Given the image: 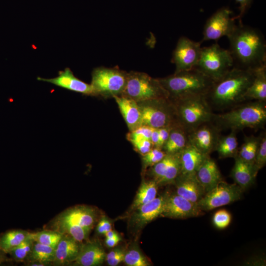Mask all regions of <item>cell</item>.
<instances>
[{
	"mask_svg": "<svg viewBox=\"0 0 266 266\" xmlns=\"http://www.w3.org/2000/svg\"><path fill=\"white\" fill-rule=\"evenodd\" d=\"M227 37L233 67L255 70L266 66V42L259 30L239 22Z\"/></svg>",
	"mask_w": 266,
	"mask_h": 266,
	"instance_id": "cell-1",
	"label": "cell"
},
{
	"mask_svg": "<svg viewBox=\"0 0 266 266\" xmlns=\"http://www.w3.org/2000/svg\"><path fill=\"white\" fill-rule=\"evenodd\" d=\"M255 70L233 67L224 77L214 82L205 97L210 105L225 110L246 101L245 94L252 82Z\"/></svg>",
	"mask_w": 266,
	"mask_h": 266,
	"instance_id": "cell-2",
	"label": "cell"
},
{
	"mask_svg": "<svg viewBox=\"0 0 266 266\" xmlns=\"http://www.w3.org/2000/svg\"><path fill=\"white\" fill-rule=\"evenodd\" d=\"M211 122L220 131L263 128L266 123V101L243 102L223 113H213Z\"/></svg>",
	"mask_w": 266,
	"mask_h": 266,
	"instance_id": "cell-3",
	"label": "cell"
},
{
	"mask_svg": "<svg viewBox=\"0 0 266 266\" xmlns=\"http://www.w3.org/2000/svg\"><path fill=\"white\" fill-rule=\"evenodd\" d=\"M158 79L172 102L192 96H205L214 83L195 68Z\"/></svg>",
	"mask_w": 266,
	"mask_h": 266,
	"instance_id": "cell-4",
	"label": "cell"
},
{
	"mask_svg": "<svg viewBox=\"0 0 266 266\" xmlns=\"http://www.w3.org/2000/svg\"><path fill=\"white\" fill-rule=\"evenodd\" d=\"M172 103L179 125L187 132L211 121L213 113L205 96L190 97Z\"/></svg>",
	"mask_w": 266,
	"mask_h": 266,
	"instance_id": "cell-5",
	"label": "cell"
},
{
	"mask_svg": "<svg viewBox=\"0 0 266 266\" xmlns=\"http://www.w3.org/2000/svg\"><path fill=\"white\" fill-rule=\"evenodd\" d=\"M233 67L229 50L217 43L201 48L198 62L194 68L214 82L224 77Z\"/></svg>",
	"mask_w": 266,
	"mask_h": 266,
	"instance_id": "cell-6",
	"label": "cell"
},
{
	"mask_svg": "<svg viewBox=\"0 0 266 266\" xmlns=\"http://www.w3.org/2000/svg\"><path fill=\"white\" fill-rule=\"evenodd\" d=\"M121 95L137 102L160 98H167V95L158 79L138 71L128 73L127 82Z\"/></svg>",
	"mask_w": 266,
	"mask_h": 266,
	"instance_id": "cell-7",
	"label": "cell"
},
{
	"mask_svg": "<svg viewBox=\"0 0 266 266\" xmlns=\"http://www.w3.org/2000/svg\"><path fill=\"white\" fill-rule=\"evenodd\" d=\"M128 73L117 68L98 67L92 72L91 85L93 96L114 97L125 89Z\"/></svg>",
	"mask_w": 266,
	"mask_h": 266,
	"instance_id": "cell-8",
	"label": "cell"
},
{
	"mask_svg": "<svg viewBox=\"0 0 266 266\" xmlns=\"http://www.w3.org/2000/svg\"><path fill=\"white\" fill-rule=\"evenodd\" d=\"M138 103L141 111V126L159 129L173 125L176 111L168 99H156Z\"/></svg>",
	"mask_w": 266,
	"mask_h": 266,
	"instance_id": "cell-9",
	"label": "cell"
},
{
	"mask_svg": "<svg viewBox=\"0 0 266 266\" xmlns=\"http://www.w3.org/2000/svg\"><path fill=\"white\" fill-rule=\"evenodd\" d=\"M243 191L235 183L222 180L205 194L197 204L202 211H210L240 200Z\"/></svg>",
	"mask_w": 266,
	"mask_h": 266,
	"instance_id": "cell-10",
	"label": "cell"
},
{
	"mask_svg": "<svg viewBox=\"0 0 266 266\" xmlns=\"http://www.w3.org/2000/svg\"><path fill=\"white\" fill-rule=\"evenodd\" d=\"M233 12L228 7L217 10L206 21L203 29L201 42L217 40L223 36L228 37L236 26V17L232 16Z\"/></svg>",
	"mask_w": 266,
	"mask_h": 266,
	"instance_id": "cell-11",
	"label": "cell"
},
{
	"mask_svg": "<svg viewBox=\"0 0 266 266\" xmlns=\"http://www.w3.org/2000/svg\"><path fill=\"white\" fill-rule=\"evenodd\" d=\"M201 43L185 36L179 38L172 57V62L176 67L175 72L190 70L195 67L200 55Z\"/></svg>",
	"mask_w": 266,
	"mask_h": 266,
	"instance_id": "cell-12",
	"label": "cell"
},
{
	"mask_svg": "<svg viewBox=\"0 0 266 266\" xmlns=\"http://www.w3.org/2000/svg\"><path fill=\"white\" fill-rule=\"evenodd\" d=\"M220 130L211 122L202 124L188 132L189 142L205 155L215 151L221 137Z\"/></svg>",
	"mask_w": 266,
	"mask_h": 266,
	"instance_id": "cell-13",
	"label": "cell"
},
{
	"mask_svg": "<svg viewBox=\"0 0 266 266\" xmlns=\"http://www.w3.org/2000/svg\"><path fill=\"white\" fill-rule=\"evenodd\" d=\"M203 214L197 203L192 202L176 193H167L160 216L173 219H186Z\"/></svg>",
	"mask_w": 266,
	"mask_h": 266,
	"instance_id": "cell-14",
	"label": "cell"
},
{
	"mask_svg": "<svg viewBox=\"0 0 266 266\" xmlns=\"http://www.w3.org/2000/svg\"><path fill=\"white\" fill-rule=\"evenodd\" d=\"M181 171L180 153L166 154L160 161L153 166L151 174L159 186L173 183Z\"/></svg>",
	"mask_w": 266,
	"mask_h": 266,
	"instance_id": "cell-15",
	"label": "cell"
},
{
	"mask_svg": "<svg viewBox=\"0 0 266 266\" xmlns=\"http://www.w3.org/2000/svg\"><path fill=\"white\" fill-rule=\"evenodd\" d=\"M167 193L155 198L133 211L130 225L134 229H141L157 217L160 216Z\"/></svg>",
	"mask_w": 266,
	"mask_h": 266,
	"instance_id": "cell-16",
	"label": "cell"
},
{
	"mask_svg": "<svg viewBox=\"0 0 266 266\" xmlns=\"http://www.w3.org/2000/svg\"><path fill=\"white\" fill-rule=\"evenodd\" d=\"M173 183L177 195L195 203H197L205 194L195 173H180Z\"/></svg>",
	"mask_w": 266,
	"mask_h": 266,
	"instance_id": "cell-17",
	"label": "cell"
},
{
	"mask_svg": "<svg viewBox=\"0 0 266 266\" xmlns=\"http://www.w3.org/2000/svg\"><path fill=\"white\" fill-rule=\"evenodd\" d=\"M37 79L85 95L93 96L91 84L86 83L75 76L68 67L66 68L63 71H59L58 76L56 77L44 78L38 77Z\"/></svg>",
	"mask_w": 266,
	"mask_h": 266,
	"instance_id": "cell-18",
	"label": "cell"
},
{
	"mask_svg": "<svg viewBox=\"0 0 266 266\" xmlns=\"http://www.w3.org/2000/svg\"><path fill=\"white\" fill-rule=\"evenodd\" d=\"M96 212L91 207L78 205L68 208L56 218L54 222H68L91 231L95 223Z\"/></svg>",
	"mask_w": 266,
	"mask_h": 266,
	"instance_id": "cell-19",
	"label": "cell"
},
{
	"mask_svg": "<svg viewBox=\"0 0 266 266\" xmlns=\"http://www.w3.org/2000/svg\"><path fill=\"white\" fill-rule=\"evenodd\" d=\"M231 171V176L234 183L244 191L255 182L259 169L254 163L243 160L237 155Z\"/></svg>",
	"mask_w": 266,
	"mask_h": 266,
	"instance_id": "cell-20",
	"label": "cell"
},
{
	"mask_svg": "<svg viewBox=\"0 0 266 266\" xmlns=\"http://www.w3.org/2000/svg\"><path fill=\"white\" fill-rule=\"evenodd\" d=\"M81 245L80 242L71 236L64 233L55 248L53 264L61 266L74 262L79 254Z\"/></svg>",
	"mask_w": 266,
	"mask_h": 266,
	"instance_id": "cell-21",
	"label": "cell"
},
{
	"mask_svg": "<svg viewBox=\"0 0 266 266\" xmlns=\"http://www.w3.org/2000/svg\"><path fill=\"white\" fill-rule=\"evenodd\" d=\"M106 254L100 244L96 241H89L82 245L73 265L96 266L102 264Z\"/></svg>",
	"mask_w": 266,
	"mask_h": 266,
	"instance_id": "cell-22",
	"label": "cell"
},
{
	"mask_svg": "<svg viewBox=\"0 0 266 266\" xmlns=\"http://www.w3.org/2000/svg\"><path fill=\"white\" fill-rule=\"evenodd\" d=\"M195 173L205 193L223 180L216 163L209 156L206 157Z\"/></svg>",
	"mask_w": 266,
	"mask_h": 266,
	"instance_id": "cell-23",
	"label": "cell"
},
{
	"mask_svg": "<svg viewBox=\"0 0 266 266\" xmlns=\"http://www.w3.org/2000/svg\"><path fill=\"white\" fill-rule=\"evenodd\" d=\"M131 131L141 126V111L136 101L123 95L113 97Z\"/></svg>",
	"mask_w": 266,
	"mask_h": 266,
	"instance_id": "cell-24",
	"label": "cell"
},
{
	"mask_svg": "<svg viewBox=\"0 0 266 266\" xmlns=\"http://www.w3.org/2000/svg\"><path fill=\"white\" fill-rule=\"evenodd\" d=\"M209 155H205L189 142L180 153L181 173H195L203 161Z\"/></svg>",
	"mask_w": 266,
	"mask_h": 266,
	"instance_id": "cell-25",
	"label": "cell"
},
{
	"mask_svg": "<svg viewBox=\"0 0 266 266\" xmlns=\"http://www.w3.org/2000/svg\"><path fill=\"white\" fill-rule=\"evenodd\" d=\"M187 131L180 125L172 127L168 139L162 147L166 154L180 153L189 143Z\"/></svg>",
	"mask_w": 266,
	"mask_h": 266,
	"instance_id": "cell-26",
	"label": "cell"
},
{
	"mask_svg": "<svg viewBox=\"0 0 266 266\" xmlns=\"http://www.w3.org/2000/svg\"><path fill=\"white\" fill-rule=\"evenodd\" d=\"M245 100L266 101V66L255 70L253 80L245 94Z\"/></svg>",
	"mask_w": 266,
	"mask_h": 266,
	"instance_id": "cell-27",
	"label": "cell"
},
{
	"mask_svg": "<svg viewBox=\"0 0 266 266\" xmlns=\"http://www.w3.org/2000/svg\"><path fill=\"white\" fill-rule=\"evenodd\" d=\"M236 133V131L232 130L230 134L220 137L215 150L220 158H234L237 155L238 148Z\"/></svg>",
	"mask_w": 266,
	"mask_h": 266,
	"instance_id": "cell-28",
	"label": "cell"
},
{
	"mask_svg": "<svg viewBox=\"0 0 266 266\" xmlns=\"http://www.w3.org/2000/svg\"><path fill=\"white\" fill-rule=\"evenodd\" d=\"M158 187V185L154 180L143 182L136 193L131 210L133 211L156 198Z\"/></svg>",
	"mask_w": 266,
	"mask_h": 266,
	"instance_id": "cell-29",
	"label": "cell"
},
{
	"mask_svg": "<svg viewBox=\"0 0 266 266\" xmlns=\"http://www.w3.org/2000/svg\"><path fill=\"white\" fill-rule=\"evenodd\" d=\"M31 237V233L21 230L9 231L0 237V249L8 253L12 249Z\"/></svg>",
	"mask_w": 266,
	"mask_h": 266,
	"instance_id": "cell-30",
	"label": "cell"
},
{
	"mask_svg": "<svg viewBox=\"0 0 266 266\" xmlns=\"http://www.w3.org/2000/svg\"><path fill=\"white\" fill-rule=\"evenodd\" d=\"M55 250L52 247L34 241L27 259L30 263L39 262L47 265L53 263Z\"/></svg>",
	"mask_w": 266,
	"mask_h": 266,
	"instance_id": "cell-31",
	"label": "cell"
},
{
	"mask_svg": "<svg viewBox=\"0 0 266 266\" xmlns=\"http://www.w3.org/2000/svg\"><path fill=\"white\" fill-rule=\"evenodd\" d=\"M54 225L55 231L66 233L79 242L86 239L90 232L80 225L68 222H54Z\"/></svg>",
	"mask_w": 266,
	"mask_h": 266,
	"instance_id": "cell-32",
	"label": "cell"
},
{
	"mask_svg": "<svg viewBox=\"0 0 266 266\" xmlns=\"http://www.w3.org/2000/svg\"><path fill=\"white\" fill-rule=\"evenodd\" d=\"M261 138V136H246L244 142L238 150L237 156L244 161L254 163Z\"/></svg>",
	"mask_w": 266,
	"mask_h": 266,
	"instance_id": "cell-33",
	"label": "cell"
},
{
	"mask_svg": "<svg viewBox=\"0 0 266 266\" xmlns=\"http://www.w3.org/2000/svg\"><path fill=\"white\" fill-rule=\"evenodd\" d=\"M63 234L55 230H44L31 233V237L34 241L56 248Z\"/></svg>",
	"mask_w": 266,
	"mask_h": 266,
	"instance_id": "cell-34",
	"label": "cell"
},
{
	"mask_svg": "<svg viewBox=\"0 0 266 266\" xmlns=\"http://www.w3.org/2000/svg\"><path fill=\"white\" fill-rule=\"evenodd\" d=\"M129 266H148L150 263L137 247H132L125 253L123 261Z\"/></svg>",
	"mask_w": 266,
	"mask_h": 266,
	"instance_id": "cell-35",
	"label": "cell"
},
{
	"mask_svg": "<svg viewBox=\"0 0 266 266\" xmlns=\"http://www.w3.org/2000/svg\"><path fill=\"white\" fill-rule=\"evenodd\" d=\"M33 242V239L30 237L12 249L8 253L15 261H23L27 258L31 252Z\"/></svg>",
	"mask_w": 266,
	"mask_h": 266,
	"instance_id": "cell-36",
	"label": "cell"
},
{
	"mask_svg": "<svg viewBox=\"0 0 266 266\" xmlns=\"http://www.w3.org/2000/svg\"><path fill=\"white\" fill-rule=\"evenodd\" d=\"M166 155V153L161 148H152L148 153L143 155L142 163L144 168L154 166L160 161Z\"/></svg>",
	"mask_w": 266,
	"mask_h": 266,
	"instance_id": "cell-37",
	"label": "cell"
},
{
	"mask_svg": "<svg viewBox=\"0 0 266 266\" xmlns=\"http://www.w3.org/2000/svg\"><path fill=\"white\" fill-rule=\"evenodd\" d=\"M154 128L149 126L142 125L132 131L128 135L129 140L133 144L136 142L143 140L149 139Z\"/></svg>",
	"mask_w": 266,
	"mask_h": 266,
	"instance_id": "cell-38",
	"label": "cell"
},
{
	"mask_svg": "<svg viewBox=\"0 0 266 266\" xmlns=\"http://www.w3.org/2000/svg\"><path fill=\"white\" fill-rule=\"evenodd\" d=\"M232 216L230 213L225 209H220L214 214L212 222L214 226L218 229H224L230 224Z\"/></svg>",
	"mask_w": 266,
	"mask_h": 266,
	"instance_id": "cell-39",
	"label": "cell"
},
{
	"mask_svg": "<svg viewBox=\"0 0 266 266\" xmlns=\"http://www.w3.org/2000/svg\"><path fill=\"white\" fill-rule=\"evenodd\" d=\"M254 163L260 169L266 164V136H261L260 144L256 153Z\"/></svg>",
	"mask_w": 266,
	"mask_h": 266,
	"instance_id": "cell-40",
	"label": "cell"
},
{
	"mask_svg": "<svg viewBox=\"0 0 266 266\" xmlns=\"http://www.w3.org/2000/svg\"><path fill=\"white\" fill-rule=\"evenodd\" d=\"M133 145L137 151L142 155L151 150L153 146L149 139H143L133 143Z\"/></svg>",
	"mask_w": 266,
	"mask_h": 266,
	"instance_id": "cell-41",
	"label": "cell"
},
{
	"mask_svg": "<svg viewBox=\"0 0 266 266\" xmlns=\"http://www.w3.org/2000/svg\"><path fill=\"white\" fill-rule=\"evenodd\" d=\"M172 127L171 126H168L158 129L159 133L158 148H162L168 139Z\"/></svg>",
	"mask_w": 266,
	"mask_h": 266,
	"instance_id": "cell-42",
	"label": "cell"
},
{
	"mask_svg": "<svg viewBox=\"0 0 266 266\" xmlns=\"http://www.w3.org/2000/svg\"><path fill=\"white\" fill-rule=\"evenodd\" d=\"M110 230H112L111 223L106 217H102L97 225L96 228L97 233L100 234H104Z\"/></svg>",
	"mask_w": 266,
	"mask_h": 266,
	"instance_id": "cell-43",
	"label": "cell"
},
{
	"mask_svg": "<svg viewBox=\"0 0 266 266\" xmlns=\"http://www.w3.org/2000/svg\"><path fill=\"white\" fill-rule=\"evenodd\" d=\"M239 4V14L236 18L241 22V20L244 14L250 7L253 0H235Z\"/></svg>",
	"mask_w": 266,
	"mask_h": 266,
	"instance_id": "cell-44",
	"label": "cell"
},
{
	"mask_svg": "<svg viewBox=\"0 0 266 266\" xmlns=\"http://www.w3.org/2000/svg\"><path fill=\"white\" fill-rule=\"evenodd\" d=\"M124 251L121 250L115 257L110 260H107V263L110 266H116L124 261Z\"/></svg>",
	"mask_w": 266,
	"mask_h": 266,
	"instance_id": "cell-45",
	"label": "cell"
},
{
	"mask_svg": "<svg viewBox=\"0 0 266 266\" xmlns=\"http://www.w3.org/2000/svg\"><path fill=\"white\" fill-rule=\"evenodd\" d=\"M121 240V238L118 234L111 238H106L105 243L108 247L112 248L117 245Z\"/></svg>",
	"mask_w": 266,
	"mask_h": 266,
	"instance_id": "cell-46",
	"label": "cell"
},
{
	"mask_svg": "<svg viewBox=\"0 0 266 266\" xmlns=\"http://www.w3.org/2000/svg\"><path fill=\"white\" fill-rule=\"evenodd\" d=\"M150 140L153 146L158 148L159 133L158 129H154L153 130L151 133Z\"/></svg>",
	"mask_w": 266,
	"mask_h": 266,
	"instance_id": "cell-47",
	"label": "cell"
},
{
	"mask_svg": "<svg viewBox=\"0 0 266 266\" xmlns=\"http://www.w3.org/2000/svg\"><path fill=\"white\" fill-rule=\"evenodd\" d=\"M117 234H118V233L112 230H109L104 234L106 238H111Z\"/></svg>",
	"mask_w": 266,
	"mask_h": 266,
	"instance_id": "cell-48",
	"label": "cell"
},
{
	"mask_svg": "<svg viewBox=\"0 0 266 266\" xmlns=\"http://www.w3.org/2000/svg\"><path fill=\"white\" fill-rule=\"evenodd\" d=\"M6 258L4 255V253L0 249V264L4 262Z\"/></svg>",
	"mask_w": 266,
	"mask_h": 266,
	"instance_id": "cell-49",
	"label": "cell"
}]
</instances>
